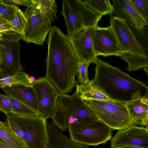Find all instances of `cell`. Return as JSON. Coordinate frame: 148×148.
Listing matches in <instances>:
<instances>
[{
	"label": "cell",
	"instance_id": "cell-42",
	"mask_svg": "<svg viewBox=\"0 0 148 148\" xmlns=\"http://www.w3.org/2000/svg\"></svg>",
	"mask_w": 148,
	"mask_h": 148
},
{
	"label": "cell",
	"instance_id": "cell-27",
	"mask_svg": "<svg viewBox=\"0 0 148 148\" xmlns=\"http://www.w3.org/2000/svg\"><path fill=\"white\" fill-rule=\"evenodd\" d=\"M131 4L141 17L148 20V0H129Z\"/></svg>",
	"mask_w": 148,
	"mask_h": 148
},
{
	"label": "cell",
	"instance_id": "cell-35",
	"mask_svg": "<svg viewBox=\"0 0 148 148\" xmlns=\"http://www.w3.org/2000/svg\"><path fill=\"white\" fill-rule=\"evenodd\" d=\"M0 148H13L0 139Z\"/></svg>",
	"mask_w": 148,
	"mask_h": 148
},
{
	"label": "cell",
	"instance_id": "cell-36",
	"mask_svg": "<svg viewBox=\"0 0 148 148\" xmlns=\"http://www.w3.org/2000/svg\"><path fill=\"white\" fill-rule=\"evenodd\" d=\"M36 79L33 76L29 77V81L30 84L32 85L36 81Z\"/></svg>",
	"mask_w": 148,
	"mask_h": 148
},
{
	"label": "cell",
	"instance_id": "cell-10",
	"mask_svg": "<svg viewBox=\"0 0 148 148\" xmlns=\"http://www.w3.org/2000/svg\"><path fill=\"white\" fill-rule=\"evenodd\" d=\"M110 26L114 31L124 52L134 55L148 56L132 30L124 20L112 15L110 16Z\"/></svg>",
	"mask_w": 148,
	"mask_h": 148
},
{
	"label": "cell",
	"instance_id": "cell-5",
	"mask_svg": "<svg viewBox=\"0 0 148 148\" xmlns=\"http://www.w3.org/2000/svg\"><path fill=\"white\" fill-rule=\"evenodd\" d=\"M85 101L99 120L112 130H122L132 126L125 103L98 100Z\"/></svg>",
	"mask_w": 148,
	"mask_h": 148
},
{
	"label": "cell",
	"instance_id": "cell-25",
	"mask_svg": "<svg viewBox=\"0 0 148 148\" xmlns=\"http://www.w3.org/2000/svg\"><path fill=\"white\" fill-rule=\"evenodd\" d=\"M26 23L24 12L15 5V16L13 21L10 24V29L23 35Z\"/></svg>",
	"mask_w": 148,
	"mask_h": 148
},
{
	"label": "cell",
	"instance_id": "cell-19",
	"mask_svg": "<svg viewBox=\"0 0 148 148\" xmlns=\"http://www.w3.org/2000/svg\"><path fill=\"white\" fill-rule=\"evenodd\" d=\"M76 90L80 97L84 101L98 100L115 101L111 99L106 93L94 83L92 80L78 84L76 82Z\"/></svg>",
	"mask_w": 148,
	"mask_h": 148
},
{
	"label": "cell",
	"instance_id": "cell-16",
	"mask_svg": "<svg viewBox=\"0 0 148 148\" xmlns=\"http://www.w3.org/2000/svg\"><path fill=\"white\" fill-rule=\"evenodd\" d=\"M2 89L8 96L19 100L38 112L37 99L32 85L14 84Z\"/></svg>",
	"mask_w": 148,
	"mask_h": 148
},
{
	"label": "cell",
	"instance_id": "cell-8",
	"mask_svg": "<svg viewBox=\"0 0 148 148\" xmlns=\"http://www.w3.org/2000/svg\"><path fill=\"white\" fill-rule=\"evenodd\" d=\"M11 114L23 130L27 148H48L49 137L46 120L40 116H23Z\"/></svg>",
	"mask_w": 148,
	"mask_h": 148
},
{
	"label": "cell",
	"instance_id": "cell-3",
	"mask_svg": "<svg viewBox=\"0 0 148 148\" xmlns=\"http://www.w3.org/2000/svg\"><path fill=\"white\" fill-rule=\"evenodd\" d=\"M51 118L57 127L64 132L72 124L92 123L99 120L76 90L71 95H59Z\"/></svg>",
	"mask_w": 148,
	"mask_h": 148
},
{
	"label": "cell",
	"instance_id": "cell-40",
	"mask_svg": "<svg viewBox=\"0 0 148 148\" xmlns=\"http://www.w3.org/2000/svg\"><path fill=\"white\" fill-rule=\"evenodd\" d=\"M3 2L2 0H0V3H1Z\"/></svg>",
	"mask_w": 148,
	"mask_h": 148
},
{
	"label": "cell",
	"instance_id": "cell-12",
	"mask_svg": "<svg viewBox=\"0 0 148 148\" xmlns=\"http://www.w3.org/2000/svg\"><path fill=\"white\" fill-rule=\"evenodd\" d=\"M93 47L97 57L101 55L119 57L124 52L110 26L101 27L97 26L95 27Z\"/></svg>",
	"mask_w": 148,
	"mask_h": 148
},
{
	"label": "cell",
	"instance_id": "cell-2",
	"mask_svg": "<svg viewBox=\"0 0 148 148\" xmlns=\"http://www.w3.org/2000/svg\"><path fill=\"white\" fill-rule=\"evenodd\" d=\"M92 79L112 100L126 103L148 96L147 83L136 79L123 72L98 58Z\"/></svg>",
	"mask_w": 148,
	"mask_h": 148
},
{
	"label": "cell",
	"instance_id": "cell-17",
	"mask_svg": "<svg viewBox=\"0 0 148 148\" xmlns=\"http://www.w3.org/2000/svg\"><path fill=\"white\" fill-rule=\"evenodd\" d=\"M132 125H138L148 127V96L125 103Z\"/></svg>",
	"mask_w": 148,
	"mask_h": 148
},
{
	"label": "cell",
	"instance_id": "cell-7",
	"mask_svg": "<svg viewBox=\"0 0 148 148\" xmlns=\"http://www.w3.org/2000/svg\"><path fill=\"white\" fill-rule=\"evenodd\" d=\"M70 138L86 146L105 144L112 138L113 130L99 120L92 123H76L68 128Z\"/></svg>",
	"mask_w": 148,
	"mask_h": 148
},
{
	"label": "cell",
	"instance_id": "cell-28",
	"mask_svg": "<svg viewBox=\"0 0 148 148\" xmlns=\"http://www.w3.org/2000/svg\"><path fill=\"white\" fill-rule=\"evenodd\" d=\"M15 5L5 4L3 1L0 3V16L10 24L14 17Z\"/></svg>",
	"mask_w": 148,
	"mask_h": 148
},
{
	"label": "cell",
	"instance_id": "cell-15",
	"mask_svg": "<svg viewBox=\"0 0 148 148\" xmlns=\"http://www.w3.org/2000/svg\"><path fill=\"white\" fill-rule=\"evenodd\" d=\"M115 16L124 20L129 26L138 30H142L147 22L136 11L129 0H113Z\"/></svg>",
	"mask_w": 148,
	"mask_h": 148
},
{
	"label": "cell",
	"instance_id": "cell-37",
	"mask_svg": "<svg viewBox=\"0 0 148 148\" xmlns=\"http://www.w3.org/2000/svg\"><path fill=\"white\" fill-rule=\"evenodd\" d=\"M7 23H9L5 20L0 16V24H3Z\"/></svg>",
	"mask_w": 148,
	"mask_h": 148
},
{
	"label": "cell",
	"instance_id": "cell-20",
	"mask_svg": "<svg viewBox=\"0 0 148 148\" xmlns=\"http://www.w3.org/2000/svg\"><path fill=\"white\" fill-rule=\"evenodd\" d=\"M119 57L128 63L126 69L130 72L137 71L148 66V56L134 55L123 52Z\"/></svg>",
	"mask_w": 148,
	"mask_h": 148
},
{
	"label": "cell",
	"instance_id": "cell-24",
	"mask_svg": "<svg viewBox=\"0 0 148 148\" xmlns=\"http://www.w3.org/2000/svg\"><path fill=\"white\" fill-rule=\"evenodd\" d=\"M29 75L23 71L9 77L0 79V88L14 84L32 85L29 81Z\"/></svg>",
	"mask_w": 148,
	"mask_h": 148
},
{
	"label": "cell",
	"instance_id": "cell-23",
	"mask_svg": "<svg viewBox=\"0 0 148 148\" xmlns=\"http://www.w3.org/2000/svg\"><path fill=\"white\" fill-rule=\"evenodd\" d=\"M12 106L11 113L23 116H38L39 114L30 107L19 100L8 97Z\"/></svg>",
	"mask_w": 148,
	"mask_h": 148
},
{
	"label": "cell",
	"instance_id": "cell-26",
	"mask_svg": "<svg viewBox=\"0 0 148 148\" xmlns=\"http://www.w3.org/2000/svg\"><path fill=\"white\" fill-rule=\"evenodd\" d=\"M6 120L4 122L5 125L24 143L23 132L19 123L13 116L11 113L6 115Z\"/></svg>",
	"mask_w": 148,
	"mask_h": 148
},
{
	"label": "cell",
	"instance_id": "cell-6",
	"mask_svg": "<svg viewBox=\"0 0 148 148\" xmlns=\"http://www.w3.org/2000/svg\"><path fill=\"white\" fill-rule=\"evenodd\" d=\"M60 13L65 19L67 36L84 28L97 26L102 16L91 10L81 0H63Z\"/></svg>",
	"mask_w": 148,
	"mask_h": 148
},
{
	"label": "cell",
	"instance_id": "cell-21",
	"mask_svg": "<svg viewBox=\"0 0 148 148\" xmlns=\"http://www.w3.org/2000/svg\"><path fill=\"white\" fill-rule=\"evenodd\" d=\"M0 139L13 148H27L21 141L0 120Z\"/></svg>",
	"mask_w": 148,
	"mask_h": 148
},
{
	"label": "cell",
	"instance_id": "cell-11",
	"mask_svg": "<svg viewBox=\"0 0 148 148\" xmlns=\"http://www.w3.org/2000/svg\"><path fill=\"white\" fill-rule=\"evenodd\" d=\"M19 41L0 42V79L13 75L23 69L20 61Z\"/></svg>",
	"mask_w": 148,
	"mask_h": 148
},
{
	"label": "cell",
	"instance_id": "cell-1",
	"mask_svg": "<svg viewBox=\"0 0 148 148\" xmlns=\"http://www.w3.org/2000/svg\"><path fill=\"white\" fill-rule=\"evenodd\" d=\"M45 77L60 94H67L76 86L79 61L69 38L56 26L50 30Z\"/></svg>",
	"mask_w": 148,
	"mask_h": 148
},
{
	"label": "cell",
	"instance_id": "cell-33",
	"mask_svg": "<svg viewBox=\"0 0 148 148\" xmlns=\"http://www.w3.org/2000/svg\"><path fill=\"white\" fill-rule=\"evenodd\" d=\"M6 4L12 5H23L28 7L33 3V0H2Z\"/></svg>",
	"mask_w": 148,
	"mask_h": 148
},
{
	"label": "cell",
	"instance_id": "cell-34",
	"mask_svg": "<svg viewBox=\"0 0 148 148\" xmlns=\"http://www.w3.org/2000/svg\"><path fill=\"white\" fill-rule=\"evenodd\" d=\"M10 24L5 23L0 25V33L8 31L10 29Z\"/></svg>",
	"mask_w": 148,
	"mask_h": 148
},
{
	"label": "cell",
	"instance_id": "cell-22",
	"mask_svg": "<svg viewBox=\"0 0 148 148\" xmlns=\"http://www.w3.org/2000/svg\"><path fill=\"white\" fill-rule=\"evenodd\" d=\"M84 3L92 11L102 16L106 14L112 15L114 9L109 0H85Z\"/></svg>",
	"mask_w": 148,
	"mask_h": 148
},
{
	"label": "cell",
	"instance_id": "cell-32",
	"mask_svg": "<svg viewBox=\"0 0 148 148\" xmlns=\"http://www.w3.org/2000/svg\"><path fill=\"white\" fill-rule=\"evenodd\" d=\"M1 33L3 37L2 41L14 42L19 41L23 38V35L10 30V29Z\"/></svg>",
	"mask_w": 148,
	"mask_h": 148
},
{
	"label": "cell",
	"instance_id": "cell-18",
	"mask_svg": "<svg viewBox=\"0 0 148 148\" xmlns=\"http://www.w3.org/2000/svg\"><path fill=\"white\" fill-rule=\"evenodd\" d=\"M48 148H90L69 138L58 129L53 121L47 122Z\"/></svg>",
	"mask_w": 148,
	"mask_h": 148
},
{
	"label": "cell",
	"instance_id": "cell-31",
	"mask_svg": "<svg viewBox=\"0 0 148 148\" xmlns=\"http://www.w3.org/2000/svg\"><path fill=\"white\" fill-rule=\"evenodd\" d=\"M0 111L6 115L11 113L12 106L8 97L6 95L0 94Z\"/></svg>",
	"mask_w": 148,
	"mask_h": 148
},
{
	"label": "cell",
	"instance_id": "cell-30",
	"mask_svg": "<svg viewBox=\"0 0 148 148\" xmlns=\"http://www.w3.org/2000/svg\"><path fill=\"white\" fill-rule=\"evenodd\" d=\"M41 7L51 11L56 18H57V5L55 0H35Z\"/></svg>",
	"mask_w": 148,
	"mask_h": 148
},
{
	"label": "cell",
	"instance_id": "cell-4",
	"mask_svg": "<svg viewBox=\"0 0 148 148\" xmlns=\"http://www.w3.org/2000/svg\"><path fill=\"white\" fill-rule=\"evenodd\" d=\"M24 13L26 23L23 40L27 43L42 45L55 20L52 12L40 7L33 0Z\"/></svg>",
	"mask_w": 148,
	"mask_h": 148
},
{
	"label": "cell",
	"instance_id": "cell-13",
	"mask_svg": "<svg viewBox=\"0 0 148 148\" xmlns=\"http://www.w3.org/2000/svg\"><path fill=\"white\" fill-rule=\"evenodd\" d=\"M94 27L84 28L67 36L79 61L96 63L98 58L95 55L94 49Z\"/></svg>",
	"mask_w": 148,
	"mask_h": 148
},
{
	"label": "cell",
	"instance_id": "cell-14",
	"mask_svg": "<svg viewBox=\"0 0 148 148\" xmlns=\"http://www.w3.org/2000/svg\"><path fill=\"white\" fill-rule=\"evenodd\" d=\"M123 147L148 148V127L132 125L118 130L111 140L110 148Z\"/></svg>",
	"mask_w": 148,
	"mask_h": 148
},
{
	"label": "cell",
	"instance_id": "cell-41",
	"mask_svg": "<svg viewBox=\"0 0 148 148\" xmlns=\"http://www.w3.org/2000/svg\"><path fill=\"white\" fill-rule=\"evenodd\" d=\"M1 61V56H0V62Z\"/></svg>",
	"mask_w": 148,
	"mask_h": 148
},
{
	"label": "cell",
	"instance_id": "cell-39",
	"mask_svg": "<svg viewBox=\"0 0 148 148\" xmlns=\"http://www.w3.org/2000/svg\"><path fill=\"white\" fill-rule=\"evenodd\" d=\"M3 37L1 33H0V42L3 40Z\"/></svg>",
	"mask_w": 148,
	"mask_h": 148
},
{
	"label": "cell",
	"instance_id": "cell-9",
	"mask_svg": "<svg viewBox=\"0 0 148 148\" xmlns=\"http://www.w3.org/2000/svg\"><path fill=\"white\" fill-rule=\"evenodd\" d=\"M36 95L38 112L47 120L54 113L57 98L60 94L53 84L45 77H39L32 84Z\"/></svg>",
	"mask_w": 148,
	"mask_h": 148
},
{
	"label": "cell",
	"instance_id": "cell-38",
	"mask_svg": "<svg viewBox=\"0 0 148 148\" xmlns=\"http://www.w3.org/2000/svg\"><path fill=\"white\" fill-rule=\"evenodd\" d=\"M117 148H146L141 147H123Z\"/></svg>",
	"mask_w": 148,
	"mask_h": 148
},
{
	"label": "cell",
	"instance_id": "cell-29",
	"mask_svg": "<svg viewBox=\"0 0 148 148\" xmlns=\"http://www.w3.org/2000/svg\"><path fill=\"white\" fill-rule=\"evenodd\" d=\"M90 63L79 61L77 64V78L79 83L83 84L88 82L90 80L88 75V70Z\"/></svg>",
	"mask_w": 148,
	"mask_h": 148
}]
</instances>
